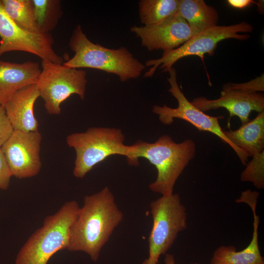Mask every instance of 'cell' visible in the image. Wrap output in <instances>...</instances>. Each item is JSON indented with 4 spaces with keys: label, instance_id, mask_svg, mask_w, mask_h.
Masks as SVG:
<instances>
[{
    "label": "cell",
    "instance_id": "4316f807",
    "mask_svg": "<svg viewBox=\"0 0 264 264\" xmlns=\"http://www.w3.org/2000/svg\"><path fill=\"white\" fill-rule=\"evenodd\" d=\"M164 261L165 264H176L174 257L171 254H166Z\"/></svg>",
    "mask_w": 264,
    "mask_h": 264
},
{
    "label": "cell",
    "instance_id": "7402d4cb",
    "mask_svg": "<svg viewBox=\"0 0 264 264\" xmlns=\"http://www.w3.org/2000/svg\"><path fill=\"white\" fill-rule=\"evenodd\" d=\"M241 175V180L253 183L258 189L264 188V151L252 156Z\"/></svg>",
    "mask_w": 264,
    "mask_h": 264
},
{
    "label": "cell",
    "instance_id": "d6986e66",
    "mask_svg": "<svg viewBox=\"0 0 264 264\" xmlns=\"http://www.w3.org/2000/svg\"><path fill=\"white\" fill-rule=\"evenodd\" d=\"M4 11L21 28L33 34H43L36 23L32 0H1Z\"/></svg>",
    "mask_w": 264,
    "mask_h": 264
},
{
    "label": "cell",
    "instance_id": "ac0fdd59",
    "mask_svg": "<svg viewBox=\"0 0 264 264\" xmlns=\"http://www.w3.org/2000/svg\"><path fill=\"white\" fill-rule=\"evenodd\" d=\"M178 12L190 27L198 33L217 25V11L203 0H179Z\"/></svg>",
    "mask_w": 264,
    "mask_h": 264
},
{
    "label": "cell",
    "instance_id": "52a82bcc",
    "mask_svg": "<svg viewBox=\"0 0 264 264\" xmlns=\"http://www.w3.org/2000/svg\"><path fill=\"white\" fill-rule=\"evenodd\" d=\"M41 66L35 84L48 113L59 114L61 104L72 94H77L82 100L85 98L87 84L85 71L49 61H42Z\"/></svg>",
    "mask_w": 264,
    "mask_h": 264
},
{
    "label": "cell",
    "instance_id": "8992f818",
    "mask_svg": "<svg viewBox=\"0 0 264 264\" xmlns=\"http://www.w3.org/2000/svg\"><path fill=\"white\" fill-rule=\"evenodd\" d=\"M253 30V27L246 22L230 25H216L207 29L195 35L178 47L163 52L160 58L147 61L145 66L152 67L145 72L144 77H152L158 67L164 72H169L174 64L183 57L197 55L203 59L205 54L212 56L220 42L228 39L247 40L249 35L240 33H250Z\"/></svg>",
    "mask_w": 264,
    "mask_h": 264
},
{
    "label": "cell",
    "instance_id": "4fadbf2b",
    "mask_svg": "<svg viewBox=\"0 0 264 264\" xmlns=\"http://www.w3.org/2000/svg\"><path fill=\"white\" fill-rule=\"evenodd\" d=\"M220 93V97L218 99L211 100L199 97L191 102L204 112L224 108L229 112V121L231 117L236 116L239 118L242 124L249 121V117L252 111L258 113L264 111V97L261 93L232 89L222 90Z\"/></svg>",
    "mask_w": 264,
    "mask_h": 264
},
{
    "label": "cell",
    "instance_id": "5bb4252c",
    "mask_svg": "<svg viewBox=\"0 0 264 264\" xmlns=\"http://www.w3.org/2000/svg\"><path fill=\"white\" fill-rule=\"evenodd\" d=\"M259 193L247 190L242 192L237 203H245L251 208L253 215V232L251 241L248 245L242 250L237 251L233 245H221L214 251L211 264H264L258 242V226L259 216L256 208Z\"/></svg>",
    "mask_w": 264,
    "mask_h": 264
},
{
    "label": "cell",
    "instance_id": "ba28073f",
    "mask_svg": "<svg viewBox=\"0 0 264 264\" xmlns=\"http://www.w3.org/2000/svg\"><path fill=\"white\" fill-rule=\"evenodd\" d=\"M150 207L153 224L148 239V258L158 262L178 234L187 228V213L178 194L162 196L152 201Z\"/></svg>",
    "mask_w": 264,
    "mask_h": 264
},
{
    "label": "cell",
    "instance_id": "8fae6325",
    "mask_svg": "<svg viewBox=\"0 0 264 264\" xmlns=\"http://www.w3.org/2000/svg\"><path fill=\"white\" fill-rule=\"evenodd\" d=\"M41 133L14 130L0 149L13 176L19 179L38 175L42 168Z\"/></svg>",
    "mask_w": 264,
    "mask_h": 264
},
{
    "label": "cell",
    "instance_id": "5b68a950",
    "mask_svg": "<svg viewBox=\"0 0 264 264\" xmlns=\"http://www.w3.org/2000/svg\"><path fill=\"white\" fill-rule=\"evenodd\" d=\"M125 137L120 129L91 127L86 132L68 135L67 145L76 152L73 174L83 178L95 165L113 155L127 157L131 146L124 144Z\"/></svg>",
    "mask_w": 264,
    "mask_h": 264
},
{
    "label": "cell",
    "instance_id": "44dd1931",
    "mask_svg": "<svg viewBox=\"0 0 264 264\" xmlns=\"http://www.w3.org/2000/svg\"><path fill=\"white\" fill-rule=\"evenodd\" d=\"M36 23L42 33L47 34L58 24L63 12L60 0H32Z\"/></svg>",
    "mask_w": 264,
    "mask_h": 264
},
{
    "label": "cell",
    "instance_id": "9c48e42d",
    "mask_svg": "<svg viewBox=\"0 0 264 264\" xmlns=\"http://www.w3.org/2000/svg\"><path fill=\"white\" fill-rule=\"evenodd\" d=\"M170 77L167 80L170 85L169 91L177 100L178 107L172 108L166 105H155L153 112L158 115L159 121L164 125H170L175 118L185 120L200 131L211 132L228 144L236 153L242 163L246 165L248 156L242 150L233 144L226 137L220 126L219 120L223 115L212 116L205 113L192 104L181 90L177 81L176 72L174 67L168 72Z\"/></svg>",
    "mask_w": 264,
    "mask_h": 264
},
{
    "label": "cell",
    "instance_id": "ffe728a7",
    "mask_svg": "<svg viewBox=\"0 0 264 264\" xmlns=\"http://www.w3.org/2000/svg\"><path fill=\"white\" fill-rule=\"evenodd\" d=\"M179 0H141L139 14L144 25L157 23L178 12Z\"/></svg>",
    "mask_w": 264,
    "mask_h": 264
},
{
    "label": "cell",
    "instance_id": "7c38bea8",
    "mask_svg": "<svg viewBox=\"0 0 264 264\" xmlns=\"http://www.w3.org/2000/svg\"><path fill=\"white\" fill-rule=\"evenodd\" d=\"M131 30L148 50L161 49L163 52L178 47L197 34L178 12L157 23L133 26Z\"/></svg>",
    "mask_w": 264,
    "mask_h": 264
},
{
    "label": "cell",
    "instance_id": "83f0119b",
    "mask_svg": "<svg viewBox=\"0 0 264 264\" xmlns=\"http://www.w3.org/2000/svg\"><path fill=\"white\" fill-rule=\"evenodd\" d=\"M158 262L154 260H151L149 258H147L145 259L142 264H157Z\"/></svg>",
    "mask_w": 264,
    "mask_h": 264
},
{
    "label": "cell",
    "instance_id": "30bf717a",
    "mask_svg": "<svg viewBox=\"0 0 264 264\" xmlns=\"http://www.w3.org/2000/svg\"><path fill=\"white\" fill-rule=\"evenodd\" d=\"M0 56L13 51L34 54L42 61L63 64V57L54 50L50 33L35 34L19 26L6 14L0 0Z\"/></svg>",
    "mask_w": 264,
    "mask_h": 264
},
{
    "label": "cell",
    "instance_id": "484cf974",
    "mask_svg": "<svg viewBox=\"0 0 264 264\" xmlns=\"http://www.w3.org/2000/svg\"><path fill=\"white\" fill-rule=\"evenodd\" d=\"M227 2L232 7L240 9L243 8L252 3H255L251 0H228Z\"/></svg>",
    "mask_w": 264,
    "mask_h": 264
},
{
    "label": "cell",
    "instance_id": "e0dca14e",
    "mask_svg": "<svg viewBox=\"0 0 264 264\" xmlns=\"http://www.w3.org/2000/svg\"><path fill=\"white\" fill-rule=\"evenodd\" d=\"M229 140L247 155H253L264 151V111L236 130H223Z\"/></svg>",
    "mask_w": 264,
    "mask_h": 264
},
{
    "label": "cell",
    "instance_id": "d4e9b609",
    "mask_svg": "<svg viewBox=\"0 0 264 264\" xmlns=\"http://www.w3.org/2000/svg\"><path fill=\"white\" fill-rule=\"evenodd\" d=\"M12 176L13 174L0 148V189H8Z\"/></svg>",
    "mask_w": 264,
    "mask_h": 264
},
{
    "label": "cell",
    "instance_id": "9a60e30c",
    "mask_svg": "<svg viewBox=\"0 0 264 264\" xmlns=\"http://www.w3.org/2000/svg\"><path fill=\"white\" fill-rule=\"evenodd\" d=\"M41 70L32 61L15 63L0 59V104L4 106L17 91L35 84Z\"/></svg>",
    "mask_w": 264,
    "mask_h": 264
},
{
    "label": "cell",
    "instance_id": "3957f363",
    "mask_svg": "<svg viewBox=\"0 0 264 264\" xmlns=\"http://www.w3.org/2000/svg\"><path fill=\"white\" fill-rule=\"evenodd\" d=\"M69 46L74 55L63 64L69 67L103 70L116 75L122 82L138 78L145 67L125 47L110 49L92 43L80 25L73 30Z\"/></svg>",
    "mask_w": 264,
    "mask_h": 264
},
{
    "label": "cell",
    "instance_id": "7a4b0ae2",
    "mask_svg": "<svg viewBox=\"0 0 264 264\" xmlns=\"http://www.w3.org/2000/svg\"><path fill=\"white\" fill-rule=\"evenodd\" d=\"M131 147L127 157L128 164L138 166L139 158L144 157L154 165L157 175L149 188L162 196L173 194L177 179L196 152V144L192 139L176 143L168 135L161 136L154 143L139 140Z\"/></svg>",
    "mask_w": 264,
    "mask_h": 264
},
{
    "label": "cell",
    "instance_id": "cb8c5ba5",
    "mask_svg": "<svg viewBox=\"0 0 264 264\" xmlns=\"http://www.w3.org/2000/svg\"><path fill=\"white\" fill-rule=\"evenodd\" d=\"M14 129L7 116L5 109L0 104V148L10 136Z\"/></svg>",
    "mask_w": 264,
    "mask_h": 264
},
{
    "label": "cell",
    "instance_id": "603a6c76",
    "mask_svg": "<svg viewBox=\"0 0 264 264\" xmlns=\"http://www.w3.org/2000/svg\"><path fill=\"white\" fill-rule=\"evenodd\" d=\"M264 74H263L261 76L246 83L240 84L229 83L225 84L223 86L222 90L232 89L249 93L264 91Z\"/></svg>",
    "mask_w": 264,
    "mask_h": 264
},
{
    "label": "cell",
    "instance_id": "2e32d148",
    "mask_svg": "<svg viewBox=\"0 0 264 264\" xmlns=\"http://www.w3.org/2000/svg\"><path fill=\"white\" fill-rule=\"evenodd\" d=\"M40 97L36 84L17 91L3 106L14 130L25 132L38 131L39 123L34 107Z\"/></svg>",
    "mask_w": 264,
    "mask_h": 264
},
{
    "label": "cell",
    "instance_id": "277c9868",
    "mask_svg": "<svg viewBox=\"0 0 264 264\" xmlns=\"http://www.w3.org/2000/svg\"><path fill=\"white\" fill-rule=\"evenodd\" d=\"M80 209L75 200L66 202L28 238L18 252L16 264H47L56 252L67 248L70 232Z\"/></svg>",
    "mask_w": 264,
    "mask_h": 264
},
{
    "label": "cell",
    "instance_id": "6da1fadb",
    "mask_svg": "<svg viewBox=\"0 0 264 264\" xmlns=\"http://www.w3.org/2000/svg\"><path fill=\"white\" fill-rule=\"evenodd\" d=\"M123 218L108 187L86 196L71 226L67 250L85 252L96 262L102 248Z\"/></svg>",
    "mask_w": 264,
    "mask_h": 264
}]
</instances>
